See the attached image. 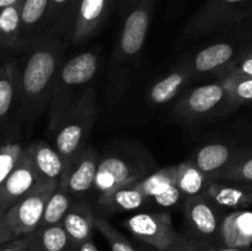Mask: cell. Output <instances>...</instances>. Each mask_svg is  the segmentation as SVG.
<instances>
[{"label": "cell", "instance_id": "obj_1", "mask_svg": "<svg viewBox=\"0 0 252 251\" xmlns=\"http://www.w3.org/2000/svg\"><path fill=\"white\" fill-rule=\"evenodd\" d=\"M68 43V39L53 33L26 48V58L20 66L17 98L26 117H34L48 107Z\"/></svg>", "mask_w": 252, "mask_h": 251}, {"label": "cell", "instance_id": "obj_2", "mask_svg": "<svg viewBox=\"0 0 252 251\" xmlns=\"http://www.w3.org/2000/svg\"><path fill=\"white\" fill-rule=\"evenodd\" d=\"M100 65L94 52H83L62 64L48 105V126L54 132L63 116L90 88Z\"/></svg>", "mask_w": 252, "mask_h": 251}, {"label": "cell", "instance_id": "obj_3", "mask_svg": "<svg viewBox=\"0 0 252 251\" xmlns=\"http://www.w3.org/2000/svg\"><path fill=\"white\" fill-rule=\"evenodd\" d=\"M97 117V100L93 86L63 116L54 130V145L65 161L86 147V142Z\"/></svg>", "mask_w": 252, "mask_h": 251}, {"label": "cell", "instance_id": "obj_4", "mask_svg": "<svg viewBox=\"0 0 252 251\" xmlns=\"http://www.w3.org/2000/svg\"><path fill=\"white\" fill-rule=\"evenodd\" d=\"M252 15V0H206L184 27L189 37L223 32Z\"/></svg>", "mask_w": 252, "mask_h": 251}, {"label": "cell", "instance_id": "obj_5", "mask_svg": "<svg viewBox=\"0 0 252 251\" xmlns=\"http://www.w3.org/2000/svg\"><path fill=\"white\" fill-rule=\"evenodd\" d=\"M155 2L157 0H139L128 10L116 44L115 66L132 63L139 56L147 38Z\"/></svg>", "mask_w": 252, "mask_h": 251}, {"label": "cell", "instance_id": "obj_6", "mask_svg": "<svg viewBox=\"0 0 252 251\" xmlns=\"http://www.w3.org/2000/svg\"><path fill=\"white\" fill-rule=\"evenodd\" d=\"M57 187L58 184L42 182L7 209L6 219L16 238L29 235L38 228L47 201Z\"/></svg>", "mask_w": 252, "mask_h": 251}, {"label": "cell", "instance_id": "obj_7", "mask_svg": "<svg viewBox=\"0 0 252 251\" xmlns=\"http://www.w3.org/2000/svg\"><path fill=\"white\" fill-rule=\"evenodd\" d=\"M123 224L135 238L158 251L166 250L180 238L167 212L138 213L126 219Z\"/></svg>", "mask_w": 252, "mask_h": 251}, {"label": "cell", "instance_id": "obj_8", "mask_svg": "<svg viewBox=\"0 0 252 251\" xmlns=\"http://www.w3.org/2000/svg\"><path fill=\"white\" fill-rule=\"evenodd\" d=\"M100 157L93 148L84 147L66 161L58 186L75 198L89 193L95 186Z\"/></svg>", "mask_w": 252, "mask_h": 251}, {"label": "cell", "instance_id": "obj_9", "mask_svg": "<svg viewBox=\"0 0 252 251\" xmlns=\"http://www.w3.org/2000/svg\"><path fill=\"white\" fill-rule=\"evenodd\" d=\"M229 102L228 91L223 80L198 86L185 94L175 105L174 111L179 117L196 121L213 113L223 103Z\"/></svg>", "mask_w": 252, "mask_h": 251}, {"label": "cell", "instance_id": "obj_10", "mask_svg": "<svg viewBox=\"0 0 252 251\" xmlns=\"http://www.w3.org/2000/svg\"><path fill=\"white\" fill-rule=\"evenodd\" d=\"M217 207L206 194L187 197L185 201V219L192 240L211 244L219 238L221 217Z\"/></svg>", "mask_w": 252, "mask_h": 251}, {"label": "cell", "instance_id": "obj_11", "mask_svg": "<svg viewBox=\"0 0 252 251\" xmlns=\"http://www.w3.org/2000/svg\"><path fill=\"white\" fill-rule=\"evenodd\" d=\"M142 176L139 165L126 157L112 155L100 160L94 189L98 193V198L106 196L113 189L125 185H133Z\"/></svg>", "mask_w": 252, "mask_h": 251}, {"label": "cell", "instance_id": "obj_12", "mask_svg": "<svg viewBox=\"0 0 252 251\" xmlns=\"http://www.w3.org/2000/svg\"><path fill=\"white\" fill-rule=\"evenodd\" d=\"M39 184H42L41 179L25 148L15 169L0 185V209L7 211Z\"/></svg>", "mask_w": 252, "mask_h": 251}, {"label": "cell", "instance_id": "obj_13", "mask_svg": "<svg viewBox=\"0 0 252 251\" xmlns=\"http://www.w3.org/2000/svg\"><path fill=\"white\" fill-rule=\"evenodd\" d=\"M20 19L24 48L54 33L49 0H22Z\"/></svg>", "mask_w": 252, "mask_h": 251}, {"label": "cell", "instance_id": "obj_14", "mask_svg": "<svg viewBox=\"0 0 252 251\" xmlns=\"http://www.w3.org/2000/svg\"><path fill=\"white\" fill-rule=\"evenodd\" d=\"M113 0H80L70 42L83 44L98 32L110 14Z\"/></svg>", "mask_w": 252, "mask_h": 251}, {"label": "cell", "instance_id": "obj_15", "mask_svg": "<svg viewBox=\"0 0 252 251\" xmlns=\"http://www.w3.org/2000/svg\"><path fill=\"white\" fill-rule=\"evenodd\" d=\"M33 166L42 182L59 184L66 161L58 150L43 140H34L26 147Z\"/></svg>", "mask_w": 252, "mask_h": 251}, {"label": "cell", "instance_id": "obj_16", "mask_svg": "<svg viewBox=\"0 0 252 251\" xmlns=\"http://www.w3.org/2000/svg\"><path fill=\"white\" fill-rule=\"evenodd\" d=\"M221 246L251 248L252 245V212L236 209L221 218L219 228Z\"/></svg>", "mask_w": 252, "mask_h": 251}, {"label": "cell", "instance_id": "obj_17", "mask_svg": "<svg viewBox=\"0 0 252 251\" xmlns=\"http://www.w3.org/2000/svg\"><path fill=\"white\" fill-rule=\"evenodd\" d=\"M241 150L233 149L223 143H212L197 149L189 161L193 162L202 172L212 180L230 166L231 162L241 154Z\"/></svg>", "mask_w": 252, "mask_h": 251}, {"label": "cell", "instance_id": "obj_18", "mask_svg": "<svg viewBox=\"0 0 252 251\" xmlns=\"http://www.w3.org/2000/svg\"><path fill=\"white\" fill-rule=\"evenodd\" d=\"M95 219V214L89 203L81 199H75L61 223L68 235L69 244L75 245L91 240L94 230L96 229Z\"/></svg>", "mask_w": 252, "mask_h": 251}, {"label": "cell", "instance_id": "obj_19", "mask_svg": "<svg viewBox=\"0 0 252 251\" xmlns=\"http://www.w3.org/2000/svg\"><path fill=\"white\" fill-rule=\"evenodd\" d=\"M204 194L219 208L245 209L252 206L251 189L235 182L213 180Z\"/></svg>", "mask_w": 252, "mask_h": 251}, {"label": "cell", "instance_id": "obj_20", "mask_svg": "<svg viewBox=\"0 0 252 251\" xmlns=\"http://www.w3.org/2000/svg\"><path fill=\"white\" fill-rule=\"evenodd\" d=\"M193 80V75L187 65L175 69L159 81L154 83L148 93V100L153 105H165L180 95L182 90Z\"/></svg>", "mask_w": 252, "mask_h": 251}, {"label": "cell", "instance_id": "obj_21", "mask_svg": "<svg viewBox=\"0 0 252 251\" xmlns=\"http://www.w3.org/2000/svg\"><path fill=\"white\" fill-rule=\"evenodd\" d=\"M149 202L150 199L135 187V184L118 187L97 199L98 206L108 213L135 211L144 207Z\"/></svg>", "mask_w": 252, "mask_h": 251}, {"label": "cell", "instance_id": "obj_22", "mask_svg": "<svg viewBox=\"0 0 252 251\" xmlns=\"http://www.w3.org/2000/svg\"><path fill=\"white\" fill-rule=\"evenodd\" d=\"M20 65L7 61L0 65V128L7 120L15 100L19 98Z\"/></svg>", "mask_w": 252, "mask_h": 251}, {"label": "cell", "instance_id": "obj_23", "mask_svg": "<svg viewBox=\"0 0 252 251\" xmlns=\"http://www.w3.org/2000/svg\"><path fill=\"white\" fill-rule=\"evenodd\" d=\"M213 181L208 175L202 172L192 161H182L176 165L175 182L184 197H193L206 193L207 187Z\"/></svg>", "mask_w": 252, "mask_h": 251}, {"label": "cell", "instance_id": "obj_24", "mask_svg": "<svg viewBox=\"0 0 252 251\" xmlns=\"http://www.w3.org/2000/svg\"><path fill=\"white\" fill-rule=\"evenodd\" d=\"M21 2L6 7L0 12V51L25 47L20 19Z\"/></svg>", "mask_w": 252, "mask_h": 251}, {"label": "cell", "instance_id": "obj_25", "mask_svg": "<svg viewBox=\"0 0 252 251\" xmlns=\"http://www.w3.org/2000/svg\"><path fill=\"white\" fill-rule=\"evenodd\" d=\"M68 245V235L61 224L39 226L29 234L26 251H64Z\"/></svg>", "mask_w": 252, "mask_h": 251}, {"label": "cell", "instance_id": "obj_26", "mask_svg": "<svg viewBox=\"0 0 252 251\" xmlns=\"http://www.w3.org/2000/svg\"><path fill=\"white\" fill-rule=\"evenodd\" d=\"M80 0H49L53 32L70 42Z\"/></svg>", "mask_w": 252, "mask_h": 251}, {"label": "cell", "instance_id": "obj_27", "mask_svg": "<svg viewBox=\"0 0 252 251\" xmlns=\"http://www.w3.org/2000/svg\"><path fill=\"white\" fill-rule=\"evenodd\" d=\"M175 177H176V165H171V166L162 167L154 174L139 180L135 182V187L140 189L152 202L176 184Z\"/></svg>", "mask_w": 252, "mask_h": 251}, {"label": "cell", "instance_id": "obj_28", "mask_svg": "<svg viewBox=\"0 0 252 251\" xmlns=\"http://www.w3.org/2000/svg\"><path fill=\"white\" fill-rule=\"evenodd\" d=\"M74 201H75V197L73 194H70L65 189L61 188L59 186L57 187L47 201L39 226H52L61 224Z\"/></svg>", "mask_w": 252, "mask_h": 251}, {"label": "cell", "instance_id": "obj_29", "mask_svg": "<svg viewBox=\"0 0 252 251\" xmlns=\"http://www.w3.org/2000/svg\"><path fill=\"white\" fill-rule=\"evenodd\" d=\"M214 180L235 182L241 185H252V152H243L230 166L217 175Z\"/></svg>", "mask_w": 252, "mask_h": 251}, {"label": "cell", "instance_id": "obj_30", "mask_svg": "<svg viewBox=\"0 0 252 251\" xmlns=\"http://www.w3.org/2000/svg\"><path fill=\"white\" fill-rule=\"evenodd\" d=\"M228 91L230 105L238 106L245 102H252V78H221Z\"/></svg>", "mask_w": 252, "mask_h": 251}, {"label": "cell", "instance_id": "obj_31", "mask_svg": "<svg viewBox=\"0 0 252 251\" xmlns=\"http://www.w3.org/2000/svg\"><path fill=\"white\" fill-rule=\"evenodd\" d=\"M95 226L110 245L111 251H137L127 238L105 218L95 219Z\"/></svg>", "mask_w": 252, "mask_h": 251}, {"label": "cell", "instance_id": "obj_32", "mask_svg": "<svg viewBox=\"0 0 252 251\" xmlns=\"http://www.w3.org/2000/svg\"><path fill=\"white\" fill-rule=\"evenodd\" d=\"M24 150L21 143L17 142L5 143L0 147V185L15 169Z\"/></svg>", "mask_w": 252, "mask_h": 251}, {"label": "cell", "instance_id": "obj_33", "mask_svg": "<svg viewBox=\"0 0 252 251\" xmlns=\"http://www.w3.org/2000/svg\"><path fill=\"white\" fill-rule=\"evenodd\" d=\"M226 76H235V78H252V47L245 52L225 73L221 78ZM220 78V79H221Z\"/></svg>", "mask_w": 252, "mask_h": 251}, {"label": "cell", "instance_id": "obj_34", "mask_svg": "<svg viewBox=\"0 0 252 251\" xmlns=\"http://www.w3.org/2000/svg\"><path fill=\"white\" fill-rule=\"evenodd\" d=\"M182 197H184V194L181 193L179 187H177L176 184H175L174 186L170 187L165 193H162L161 196L154 198L152 202H154V203H157L158 206H161V207H174L179 203L180 199H181Z\"/></svg>", "mask_w": 252, "mask_h": 251}, {"label": "cell", "instance_id": "obj_35", "mask_svg": "<svg viewBox=\"0 0 252 251\" xmlns=\"http://www.w3.org/2000/svg\"><path fill=\"white\" fill-rule=\"evenodd\" d=\"M29 245V235L17 236L4 244H0V251H26Z\"/></svg>", "mask_w": 252, "mask_h": 251}, {"label": "cell", "instance_id": "obj_36", "mask_svg": "<svg viewBox=\"0 0 252 251\" xmlns=\"http://www.w3.org/2000/svg\"><path fill=\"white\" fill-rule=\"evenodd\" d=\"M15 238L16 236H15L12 229L10 228L9 221L6 219V211L0 209V244H4Z\"/></svg>", "mask_w": 252, "mask_h": 251}, {"label": "cell", "instance_id": "obj_37", "mask_svg": "<svg viewBox=\"0 0 252 251\" xmlns=\"http://www.w3.org/2000/svg\"><path fill=\"white\" fill-rule=\"evenodd\" d=\"M162 251H199L198 246H197V241L192 240V239H185L180 236L177 239L176 243L169 249Z\"/></svg>", "mask_w": 252, "mask_h": 251}, {"label": "cell", "instance_id": "obj_38", "mask_svg": "<svg viewBox=\"0 0 252 251\" xmlns=\"http://www.w3.org/2000/svg\"><path fill=\"white\" fill-rule=\"evenodd\" d=\"M197 246L199 251H252V248H229V246H218L202 241H197Z\"/></svg>", "mask_w": 252, "mask_h": 251}, {"label": "cell", "instance_id": "obj_39", "mask_svg": "<svg viewBox=\"0 0 252 251\" xmlns=\"http://www.w3.org/2000/svg\"><path fill=\"white\" fill-rule=\"evenodd\" d=\"M64 251H98V249L95 245L93 239H91V240L84 241V243L80 244H75V245L69 244Z\"/></svg>", "mask_w": 252, "mask_h": 251}, {"label": "cell", "instance_id": "obj_40", "mask_svg": "<svg viewBox=\"0 0 252 251\" xmlns=\"http://www.w3.org/2000/svg\"><path fill=\"white\" fill-rule=\"evenodd\" d=\"M21 1L22 0H0V12H1L2 10L6 9V7L12 6V5H16Z\"/></svg>", "mask_w": 252, "mask_h": 251}, {"label": "cell", "instance_id": "obj_41", "mask_svg": "<svg viewBox=\"0 0 252 251\" xmlns=\"http://www.w3.org/2000/svg\"><path fill=\"white\" fill-rule=\"evenodd\" d=\"M138 1H139V0H123V4H125V6L129 10L130 7H132L133 5L137 4Z\"/></svg>", "mask_w": 252, "mask_h": 251}, {"label": "cell", "instance_id": "obj_42", "mask_svg": "<svg viewBox=\"0 0 252 251\" xmlns=\"http://www.w3.org/2000/svg\"><path fill=\"white\" fill-rule=\"evenodd\" d=\"M240 185H241V184H240ZM244 186H246L249 189H251V191H252V185H244Z\"/></svg>", "mask_w": 252, "mask_h": 251}]
</instances>
